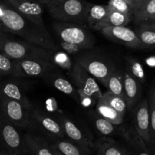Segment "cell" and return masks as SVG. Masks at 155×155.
Segmentation results:
<instances>
[{
  "instance_id": "obj_1",
  "label": "cell",
  "mask_w": 155,
  "mask_h": 155,
  "mask_svg": "<svg viewBox=\"0 0 155 155\" xmlns=\"http://www.w3.org/2000/svg\"><path fill=\"white\" fill-rule=\"evenodd\" d=\"M0 25L4 31L20 36L27 42L53 51L59 50L46 28L25 18L12 6L0 4Z\"/></svg>"
},
{
  "instance_id": "obj_2",
  "label": "cell",
  "mask_w": 155,
  "mask_h": 155,
  "mask_svg": "<svg viewBox=\"0 0 155 155\" xmlns=\"http://www.w3.org/2000/svg\"><path fill=\"white\" fill-rule=\"evenodd\" d=\"M91 4L85 0H50L47 4L49 13L58 21L84 25Z\"/></svg>"
},
{
  "instance_id": "obj_3",
  "label": "cell",
  "mask_w": 155,
  "mask_h": 155,
  "mask_svg": "<svg viewBox=\"0 0 155 155\" xmlns=\"http://www.w3.org/2000/svg\"><path fill=\"white\" fill-rule=\"evenodd\" d=\"M0 52L15 61L22 59H44L53 62V50L43 48L27 41L6 38L0 41Z\"/></svg>"
},
{
  "instance_id": "obj_4",
  "label": "cell",
  "mask_w": 155,
  "mask_h": 155,
  "mask_svg": "<svg viewBox=\"0 0 155 155\" xmlns=\"http://www.w3.org/2000/svg\"><path fill=\"white\" fill-rule=\"evenodd\" d=\"M71 83L78 91L80 102L84 107L97 104L102 96L96 80L78 62H76L69 71Z\"/></svg>"
},
{
  "instance_id": "obj_5",
  "label": "cell",
  "mask_w": 155,
  "mask_h": 155,
  "mask_svg": "<svg viewBox=\"0 0 155 155\" xmlns=\"http://www.w3.org/2000/svg\"><path fill=\"white\" fill-rule=\"evenodd\" d=\"M57 37L62 42L76 48L90 49L95 44V38L84 25L57 21L53 25Z\"/></svg>"
},
{
  "instance_id": "obj_6",
  "label": "cell",
  "mask_w": 155,
  "mask_h": 155,
  "mask_svg": "<svg viewBox=\"0 0 155 155\" xmlns=\"http://www.w3.org/2000/svg\"><path fill=\"white\" fill-rule=\"evenodd\" d=\"M0 146L9 155H28L23 135L0 110Z\"/></svg>"
},
{
  "instance_id": "obj_7",
  "label": "cell",
  "mask_w": 155,
  "mask_h": 155,
  "mask_svg": "<svg viewBox=\"0 0 155 155\" xmlns=\"http://www.w3.org/2000/svg\"><path fill=\"white\" fill-rule=\"evenodd\" d=\"M0 110L5 118L16 127L25 129L32 127L30 111L18 101L0 94Z\"/></svg>"
},
{
  "instance_id": "obj_8",
  "label": "cell",
  "mask_w": 155,
  "mask_h": 155,
  "mask_svg": "<svg viewBox=\"0 0 155 155\" xmlns=\"http://www.w3.org/2000/svg\"><path fill=\"white\" fill-rule=\"evenodd\" d=\"M56 64L44 59L16 61L15 78H46L54 71Z\"/></svg>"
},
{
  "instance_id": "obj_9",
  "label": "cell",
  "mask_w": 155,
  "mask_h": 155,
  "mask_svg": "<svg viewBox=\"0 0 155 155\" xmlns=\"http://www.w3.org/2000/svg\"><path fill=\"white\" fill-rule=\"evenodd\" d=\"M80 64L92 77L104 86L107 85L110 74L115 68L110 62L91 55H82L77 59Z\"/></svg>"
},
{
  "instance_id": "obj_10",
  "label": "cell",
  "mask_w": 155,
  "mask_h": 155,
  "mask_svg": "<svg viewBox=\"0 0 155 155\" xmlns=\"http://www.w3.org/2000/svg\"><path fill=\"white\" fill-rule=\"evenodd\" d=\"M33 125H35L47 137L55 140L66 138L59 121L50 117L44 111L34 108L30 112Z\"/></svg>"
},
{
  "instance_id": "obj_11",
  "label": "cell",
  "mask_w": 155,
  "mask_h": 155,
  "mask_svg": "<svg viewBox=\"0 0 155 155\" xmlns=\"http://www.w3.org/2000/svg\"><path fill=\"white\" fill-rule=\"evenodd\" d=\"M10 5L21 15L41 28H45L44 8L41 2L35 0H7Z\"/></svg>"
},
{
  "instance_id": "obj_12",
  "label": "cell",
  "mask_w": 155,
  "mask_h": 155,
  "mask_svg": "<svg viewBox=\"0 0 155 155\" xmlns=\"http://www.w3.org/2000/svg\"><path fill=\"white\" fill-rule=\"evenodd\" d=\"M133 126L138 135L150 145V111L148 101L142 100L133 108Z\"/></svg>"
},
{
  "instance_id": "obj_13",
  "label": "cell",
  "mask_w": 155,
  "mask_h": 155,
  "mask_svg": "<svg viewBox=\"0 0 155 155\" xmlns=\"http://www.w3.org/2000/svg\"><path fill=\"white\" fill-rule=\"evenodd\" d=\"M102 34L113 42L131 48H142L136 33L126 26L108 27L101 30Z\"/></svg>"
},
{
  "instance_id": "obj_14",
  "label": "cell",
  "mask_w": 155,
  "mask_h": 155,
  "mask_svg": "<svg viewBox=\"0 0 155 155\" xmlns=\"http://www.w3.org/2000/svg\"><path fill=\"white\" fill-rule=\"evenodd\" d=\"M58 121L60 123L67 139L78 144L94 150L95 142L94 141L93 138L85 132H83L80 129L79 126H78L74 122L62 115L59 116Z\"/></svg>"
},
{
  "instance_id": "obj_15",
  "label": "cell",
  "mask_w": 155,
  "mask_h": 155,
  "mask_svg": "<svg viewBox=\"0 0 155 155\" xmlns=\"http://www.w3.org/2000/svg\"><path fill=\"white\" fill-rule=\"evenodd\" d=\"M123 90L127 110H132L141 97V84L126 71L123 74Z\"/></svg>"
},
{
  "instance_id": "obj_16",
  "label": "cell",
  "mask_w": 155,
  "mask_h": 155,
  "mask_svg": "<svg viewBox=\"0 0 155 155\" xmlns=\"http://www.w3.org/2000/svg\"><path fill=\"white\" fill-rule=\"evenodd\" d=\"M28 155H54L51 144L45 138L31 133L23 135Z\"/></svg>"
},
{
  "instance_id": "obj_17",
  "label": "cell",
  "mask_w": 155,
  "mask_h": 155,
  "mask_svg": "<svg viewBox=\"0 0 155 155\" xmlns=\"http://www.w3.org/2000/svg\"><path fill=\"white\" fill-rule=\"evenodd\" d=\"M0 94L6 97L18 101L25 108L31 112L34 108L31 103L26 97L18 84L11 81H0Z\"/></svg>"
},
{
  "instance_id": "obj_18",
  "label": "cell",
  "mask_w": 155,
  "mask_h": 155,
  "mask_svg": "<svg viewBox=\"0 0 155 155\" xmlns=\"http://www.w3.org/2000/svg\"><path fill=\"white\" fill-rule=\"evenodd\" d=\"M46 78H47L48 82L58 91L62 92L65 94L68 95L77 102L80 101L79 94L78 90L74 84L70 82L65 77L53 71L49 75H47Z\"/></svg>"
},
{
  "instance_id": "obj_19",
  "label": "cell",
  "mask_w": 155,
  "mask_h": 155,
  "mask_svg": "<svg viewBox=\"0 0 155 155\" xmlns=\"http://www.w3.org/2000/svg\"><path fill=\"white\" fill-rule=\"evenodd\" d=\"M53 144L63 155H95L91 149L72 142L67 138L55 140Z\"/></svg>"
},
{
  "instance_id": "obj_20",
  "label": "cell",
  "mask_w": 155,
  "mask_h": 155,
  "mask_svg": "<svg viewBox=\"0 0 155 155\" xmlns=\"http://www.w3.org/2000/svg\"><path fill=\"white\" fill-rule=\"evenodd\" d=\"M94 150L96 155H124L125 148L110 137L104 136L95 142Z\"/></svg>"
},
{
  "instance_id": "obj_21",
  "label": "cell",
  "mask_w": 155,
  "mask_h": 155,
  "mask_svg": "<svg viewBox=\"0 0 155 155\" xmlns=\"http://www.w3.org/2000/svg\"><path fill=\"white\" fill-rule=\"evenodd\" d=\"M111 8L108 5H93L91 4L87 16V23L91 29L96 30L108 16Z\"/></svg>"
},
{
  "instance_id": "obj_22",
  "label": "cell",
  "mask_w": 155,
  "mask_h": 155,
  "mask_svg": "<svg viewBox=\"0 0 155 155\" xmlns=\"http://www.w3.org/2000/svg\"><path fill=\"white\" fill-rule=\"evenodd\" d=\"M119 130H120V134L123 137V138L126 140V141L129 144V146L134 149L135 151L147 147V144L138 135L134 126L126 124L122 126Z\"/></svg>"
},
{
  "instance_id": "obj_23",
  "label": "cell",
  "mask_w": 155,
  "mask_h": 155,
  "mask_svg": "<svg viewBox=\"0 0 155 155\" xmlns=\"http://www.w3.org/2000/svg\"><path fill=\"white\" fill-rule=\"evenodd\" d=\"M155 17V0H145L144 3L134 10L132 18L137 24L152 21Z\"/></svg>"
},
{
  "instance_id": "obj_24",
  "label": "cell",
  "mask_w": 155,
  "mask_h": 155,
  "mask_svg": "<svg viewBox=\"0 0 155 155\" xmlns=\"http://www.w3.org/2000/svg\"><path fill=\"white\" fill-rule=\"evenodd\" d=\"M96 110L100 116L110 121V123L116 126H120L123 124L124 116L101 100H99L97 104Z\"/></svg>"
},
{
  "instance_id": "obj_25",
  "label": "cell",
  "mask_w": 155,
  "mask_h": 155,
  "mask_svg": "<svg viewBox=\"0 0 155 155\" xmlns=\"http://www.w3.org/2000/svg\"><path fill=\"white\" fill-rule=\"evenodd\" d=\"M132 18V16L129 15L114 11L111 8V11L107 18L97 27L96 31H101L103 28H108V27L126 26L131 21Z\"/></svg>"
},
{
  "instance_id": "obj_26",
  "label": "cell",
  "mask_w": 155,
  "mask_h": 155,
  "mask_svg": "<svg viewBox=\"0 0 155 155\" xmlns=\"http://www.w3.org/2000/svg\"><path fill=\"white\" fill-rule=\"evenodd\" d=\"M100 100L110 105V107L115 109L116 111L121 113L123 116H125V114H126L127 107H126V103L124 97L114 94L112 92L107 91L105 93L102 94V96Z\"/></svg>"
},
{
  "instance_id": "obj_27",
  "label": "cell",
  "mask_w": 155,
  "mask_h": 155,
  "mask_svg": "<svg viewBox=\"0 0 155 155\" xmlns=\"http://www.w3.org/2000/svg\"><path fill=\"white\" fill-rule=\"evenodd\" d=\"M106 87H107L109 91L122 97H124L123 74H122L120 71H116L115 68L109 78Z\"/></svg>"
},
{
  "instance_id": "obj_28",
  "label": "cell",
  "mask_w": 155,
  "mask_h": 155,
  "mask_svg": "<svg viewBox=\"0 0 155 155\" xmlns=\"http://www.w3.org/2000/svg\"><path fill=\"white\" fill-rule=\"evenodd\" d=\"M93 123L98 132L104 136H110L116 133L119 126L103 118L98 113L93 116Z\"/></svg>"
},
{
  "instance_id": "obj_29",
  "label": "cell",
  "mask_w": 155,
  "mask_h": 155,
  "mask_svg": "<svg viewBox=\"0 0 155 155\" xmlns=\"http://www.w3.org/2000/svg\"><path fill=\"white\" fill-rule=\"evenodd\" d=\"M135 32L139 39L142 48L155 47V31L144 28L139 25Z\"/></svg>"
},
{
  "instance_id": "obj_30",
  "label": "cell",
  "mask_w": 155,
  "mask_h": 155,
  "mask_svg": "<svg viewBox=\"0 0 155 155\" xmlns=\"http://www.w3.org/2000/svg\"><path fill=\"white\" fill-rule=\"evenodd\" d=\"M126 71L133 76L140 83H144L145 81V74L142 65L133 58L129 57L126 59Z\"/></svg>"
},
{
  "instance_id": "obj_31",
  "label": "cell",
  "mask_w": 155,
  "mask_h": 155,
  "mask_svg": "<svg viewBox=\"0 0 155 155\" xmlns=\"http://www.w3.org/2000/svg\"><path fill=\"white\" fill-rule=\"evenodd\" d=\"M16 61L10 59L0 52V78L2 76L15 77Z\"/></svg>"
},
{
  "instance_id": "obj_32",
  "label": "cell",
  "mask_w": 155,
  "mask_h": 155,
  "mask_svg": "<svg viewBox=\"0 0 155 155\" xmlns=\"http://www.w3.org/2000/svg\"><path fill=\"white\" fill-rule=\"evenodd\" d=\"M108 5L113 10L124 14L133 15V8H132L129 3L125 0H110Z\"/></svg>"
},
{
  "instance_id": "obj_33",
  "label": "cell",
  "mask_w": 155,
  "mask_h": 155,
  "mask_svg": "<svg viewBox=\"0 0 155 155\" xmlns=\"http://www.w3.org/2000/svg\"><path fill=\"white\" fill-rule=\"evenodd\" d=\"M150 111V145L155 148V104L150 99L148 100Z\"/></svg>"
},
{
  "instance_id": "obj_34",
  "label": "cell",
  "mask_w": 155,
  "mask_h": 155,
  "mask_svg": "<svg viewBox=\"0 0 155 155\" xmlns=\"http://www.w3.org/2000/svg\"><path fill=\"white\" fill-rule=\"evenodd\" d=\"M138 25L143 28L155 31V21H149L143 22V23L138 24Z\"/></svg>"
},
{
  "instance_id": "obj_35",
  "label": "cell",
  "mask_w": 155,
  "mask_h": 155,
  "mask_svg": "<svg viewBox=\"0 0 155 155\" xmlns=\"http://www.w3.org/2000/svg\"><path fill=\"white\" fill-rule=\"evenodd\" d=\"M128 1H129V3L130 4L133 10H135L138 7L141 6L145 0H128Z\"/></svg>"
},
{
  "instance_id": "obj_36",
  "label": "cell",
  "mask_w": 155,
  "mask_h": 155,
  "mask_svg": "<svg viewBox=\"0 0 155 155\" xmlns=\"http://www.w3.org/2000/svg\"><path fill=\"white\" fill-rule=\"evenodd\" d=\"M135 155H152V154L150 152V150H149V149L147 148V147H145V148L136 150V151H135Z\"/></svg>"
},
{
  "instance_id": "obj_37",
  "label": "cell",
  "mask_w": 155,
  "mask_h": 155,
  "mask_svg": "<svg viewBox=\"0 0 155 155\" xmlns=\"http://www.w3.org/2000/svg\"><path fill=\"white\" fill-rule=\"evenodd\" d=\"M146 63L149 65V66H155V56H150V57L147 58L146 59Z\"/></svg>"
},
{
  "instance_id": "obj_38",
  "label": "cell",
  "mask_w": 155,
  "mask_h": 155,
  "mask_svg": "<svg viewBox=\"0 0 155 155\" xmlns=\"http://www.w3.org/2000/svg\"><path fill=\"white\" fill-rule=\"evenodd\" d=\"M149 99L151 100L152 102L155 104V85L153 86V88H152L151 92H150V96Z\"/></svg>"
},
{
  "instance_id": "obj_39",
  "label": "cell",
  "mask_w": 155,
  "mask_h": 155,
  "mask_svg": "<svg viewBox=\"0 0 155 155\" xmlns=\"http://www.w3.org/2000/svg\"><path fill=\"white\" fill-rule=\"evenodd\" d=\"M8 38V36L6 35V33L5 31H4L3 30L0 29V41H2V40H5V39Z\"/></svg>"
},
{
  "instance_id": "obj_40",
  "label": "cell",
  "mask_w": 155,
  "mask_h": 155,
  "mask_svg": "<svg viewBox=\"0 0 155 155\" xmlns=\"http://www.w3.org/2000/svg\"><path fill=\"white\" fill-rule=\"evenodd\" d=\"M51 146H52V149H53V153H54V155H63L61 152H59V150L56 148V147H55L53 144H51Z\"/></svg>"
},
{
  "instance_id": "obj_41",
  "label": "cell",
  "mask_w": 155,
  "mask_h": 155,
  "mask_svg": "<svg viewBox=\"0 0 155 155\" xmlns=\"http://www.w3.org/2000/svg\"><path fill=\"white\" fill-rule=\"evenodd\" d=\"M35 1H37V2H41V4H45V5H47V4L50 2V0H35Z\"/></svg>"
},
{
  "instance_id": "obj_42",
  "label": "cell",
  "mask_w": 155,
  "mask_h": 155,
  "mask_svg": "<svg viewBox=\"0 0 155 155\" xmlns=\"http://www.w3.org/2000/svg\"><path fill=\"white\" fill-rule=\"evenodd\" d=\"M124 155H133V153H132L130 151H129V150H127V149L125 148Z\"/></svg>"
},
{
  "instance_id": "obj_43",
  "label": "cell",
  "mask_w": 155,
  "mask_h": 155,
  "mask_svg": "<svg viewBox=\"0 0 155 155\" xmlns=\"http://www.w3.org/2000/svg\"><path fill=\"white\" fill-rule=\"evenodd\" d=\"M0 155H9L6 151H5L4 150H2L0 151Z\"/></svg>"
},
{
  "instance_id": "obj_44",
  "label": "cell",
  "mask_w": 155,
  "mask_h": 155,
  "mask_svg": "<svg viewBox=\"0 0 155 155\" xmlns=\"http://www.w3.org/2000/svg\"><path fill=\"white\" fill-rule=\"evenodd\" d=\"M0 29L2 30V26H1V25H0Z\"/></svg>"
},
{
  "instance_id": "obj_45",
  "label": "cell",
  "mask_w": 155,
  "mask_h": 155,
  "mask_svg": "<svg viewBox=\"0 0 155 155\" xmlns=\"http://www.w3.org/2000/svg\"><path fill=\"white\" fill-rule=\"evenodd\" d=\"M2 150V147H0V151H1V150Z\"/></svg>"
},
{
  "instance_id": "obj_46",
  "label": "cell",
  "mask_w": 155,
  "mask_h": 155,
  "mask_svg": "<svg viewBox=\"0 0 155 155\" xmlns=\"http://www.w3.org/2000/svg\"><path fill=\"white\" fill-rule=\"evenodd\" d=\"M152 21H155V17L153 18V20H152Z\"/></svg>"
},
{
  "instance_id": "obj_47",
  "label": "cell",
  "mask_w": 155,
  "mask_h": 155,
  "mask_svg": "<svg viewBox=\"0 0 155 155\" xmlns=\"http://www.w3.org/2000/svg\"><path fill=\"white\" fill-rule=\"evenodd\" d=\"M125 1H126V2H129V1H128V0H125ZM129 5H130V4H129Z\"/></svg>"
},
{
  "instance_id": "obj_48",
  "label": "cell",
  "mask_w": 155,
  "mask_h": 155,
  "mask_svg": "<svg viewBox=\"0 0 155 155\" xmlns=\"http://www.w3.org/2000/svg\"><path fill=\"white\" fill-rule=\"evenodd\" d=\"M154 155H155V153H154Z\"/></svg>"
},
{
  "instance_id": "obj_49",
  "label": "cell",
  "mask_w": 155,
  "mask_h": 155,
  "mask_svg": "<svg viewBox=\"0 0 155 155\" xmlns=\"http://www.w3.org/2000/svg\"><path fill=\"white\" fill-rule=\"evenodd\" d=\"M0 147H1V146H0Z\"/></svg>"
}]
</instances>
